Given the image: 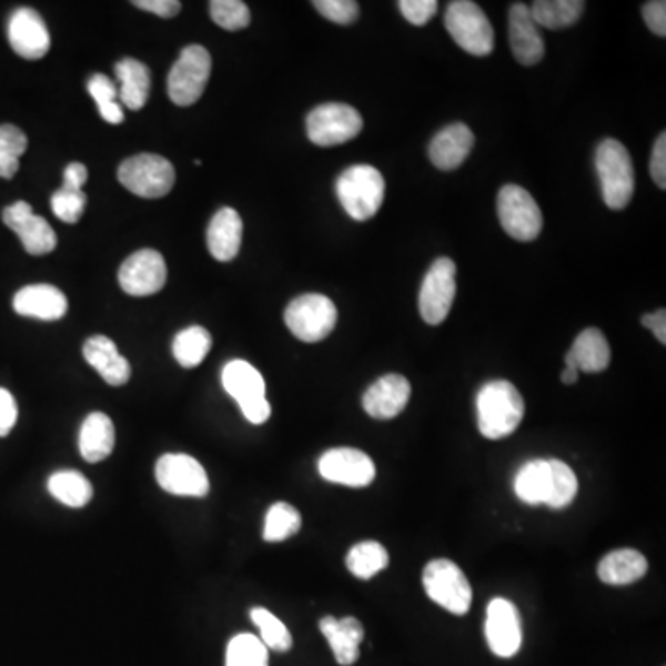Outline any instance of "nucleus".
Segmentation results:
<instances>
[{"label":"nucleus","instance_id":"13","mask_svg":"<svg viewBox=\"0 0 666 666\" xmlns=\"http://www.w3.org/2000/svg\"><path fill=\"white\" fill-rule=\"evenodd\" d=\"M155 480L163 491L174 496L202 498L210 493V477L204 466L188 454L161 455L155 463Z\"/></svg>","mask_w":666,"mask_h":666},{"label":"nucleus","instance_id":"38","mask_svg":"<svg viewBox=\"0 0 666 666\" xmlns=\"http://www.w3.org/2000/svg\"><path fill=\"white\" fill-rule=\"evenodd\" d=\"M226 666H269V649L260 637L241 633L228 644Z\"/></svg>","mask_w":666,"mask_h":666},{"label":"nucleus","instance_id":"33","mask_svg":"<svg viewBox=\"0 0 666 666\" xmlns=\"http://www.w3.org/2000/svg\"><path fill=\"white\" fill-rule=\"evenodd\" d=\"M211 344L213 339L205 327L189 326L172 341V354L183 369H194L210 354Z\"/></svg>","mask_w":666,"mask_h":666},{"label":"nucleus","instance_id":"49","mask_svg":"<svg viewBox=\"0 0 666 666\" xmlns=\"http://www.w3.org/2000/svg\"><path fill=\"white\" fill-rule=\"evenodd\" d=\"M640 322H643V326L649 327L654 332L655 339L660 344L666 343V311L663 307L655 311V313L644 315Z\"/></svg>","mask_w":666,"mask_h":666},{"label":"nucleus","instance_id":"46","mask_svg":"<svg viewBox=\"0 0 666 666\" xmlns=\"http://www.w3.org/2000/svg\"><path fill=\"white\" fill-rule=\"evenodd\" d=\"M649 172L659 189H666V133H660L654 144L652 160H649Z\"/></svg>","mask_w":666,"mask_h":666},{"label":"nucleus","instance_id":"28","mask_svg":"<svg viewBox=\"0 0 666 666\" xmlns=\"http://www.w3.org/2000/svg\"><path fill=\"white\" fill-rule=\"evenodd\" d=\"M648 561L640 552L632 548H622L605 555L599 561L598 577L607 585H629L646 576Z\"/></svg>","mask_w":666,"mask_h":666},{"label":"nucleus","instance_id":"7","mask_svg":"<svg viewBox=\"0 0 666 666\" xmlns=\"http://www.w3.org/2000/svg\"><path fill=\"white\" fill-rule=\"evenodd\" d=\"M283 319L294 337L304 343H319L337 324V307L324 294L305 293L287 305Z\"/></svg>","mask_w":666,"mask_h":666},{"label":"nucleus","instance_id":"14","mask_svg":"<svg viewBox=\"0 0 666 666\" xmlns=\"http://www.w3.org/2000/svg\"><path fill=\"white\" fill-rule=\"evenodd\" d=\"M167 282V265L158 250H138L119 269L122 291L132 296L160 293Z\"/></svg>","mask_w":666,"mask_h":666},{"label":"nucleus","instance_id":"19","mask_svg":"<svg viewBox=\"0 0 666 666\" xmlns=\"http://www.w3.org/2000/svg\"><path fill=\"white\" fill-rule=\"evenodd\" d=\"M509 44L515 60L524 67L537 65L544 58V39L529 6L516 2L509 10Z\"/></svg>","mask_w":666,"mask_h":666},{"label":"nucleus","instance_id":"51","mask_svg":"<svg viewBox=\"0 0 666 666\" xmlns=\"http://www.w3.org/2000/svg\"><path fill=\"white\" fill-rule=\"evenodd\" d=\"M577 374H579V371H577L576 366H565V371L561 374V380H563L565 385H572V383L577 382Z\"/></svg>","mask_w":666,"mask_h":666},{"label":"nucleus","instance_id":"11","mask_svg":"<svg viewBox=\"0 0 666 666\" xmlns=\"http://www.w3.org/2000/svg\"><path fill=\"white\" fill-rule=\"evenodd\" d=\"M500 224L516 241L527 243L543 230V213L532 194L515 183H507L498 193Z\"/></svg>","mask_w":666,"mask_h":666},{"label":"nucleus","instance_id":"36","mask_svg":"<svg viewBox=\"0 0 666 666\" xmlns=\"http://www.w3.org/2000/svg\"><path fill=\"white\" fill-rule=\"evenodd\" d=\"M549 493L546 505L563 509L571 505L577 494V477L571 466L559 460H549Z\"/></svg>","mask_w":666,"mask_h":666},{"label":"nucleus","instance_id":"21","mask_svg":"<svg viewBox=\"0 0 666 666\" xmlns=\"http://www.w3.org/2000/svg\"><path fill=\"white\" fill-rule=\"evenodd\" d=\"M67 307L65 294L49 283L27 285L13 296L16 313L39 321H60L61 316H65Z\"/></svg>","mask_w":666,"mask_h":666},{"label":"nucleus","instance_id":"29","mask_svg":"<svg viewBox=\"0 0 666 666\" xmlns=\"http://www.w3.org/2000/svg\"><path fill=\"white\" fill-rule=\"evenodd\" d=\"M119 80V99L128 110L139 111L147 104L150 93L149 67L133 58H124L115 65Z\"/></svg>","mask_w":666,"mask_h":666},{"label":"nucleus","instance_id":"34","mask_svg":"<svg viewBox=\"0 0 666 666\" xmlns=\"http://www.w3.org/2000/svg\"><path fill=\"white\" fill-rule=\"evenodd\" d=\"M389 565L387 549L376 541H363L352 546L346 555V566L349 571L360 579H371L382 572Z\"/></svg>","mask_w":666,"mask_h":666},{"label":"nucleus","instance_id":"20","mask_svg":"<svg viewBox=\"0 0 666 666\" xmlns=\"http://www.w3.org/2000/svg\"><path fill=\"white\" fill-rule=\"evenodd\" d=\"M410 398V382L400 374H387L366 389V393L363 394V410L372 418L389 421L405 410Z\"/></svg>","mask_w":666,"mask_h":666},{"label":"nucleus","instance_id":"44","mask_svg":"<svg viewBox=\"0 0 666 666\" xmlns=\"http://www.w3.org/2000/svg\"><path fill=\"white\" fill-rule=\"evenodd\" d=\"M398 8L411 24L424 27L437 13L438 6L435 0H400Z\"/></svg>","mask_w":666,"mask_h":666},{"label":"nucleus","instance_id":"2","mask_svg":"<svg viewBox=\"0 0 666 666\" xmlns=\"http://www.w3.org/2000/svg\"><path fill=\"white\" fill-rule=\"evenodd\" d=\"M596 171L607 208L624 210L635 191V171L626 147L616 139L602 141L596 149Z\"/></svg>","mask_w":666,"mask_h":666},{"label":"nucleus","instance_id":"50","mask_svg":"<svg viewBox=\"0 0 666 666\" xmlns=\"http://www.w3.org/2000/svg\"><path fill=\"white\" fill-rule=\"evenodd\" d=\"M88 182V169L83 163H69L63 171V188L82 189L83 183Z\"/></svg>","mask_w":666,"mask_h":666},{"label":"nucleus","instance_id":"22","mask_svg":"<svg viewBox=\"0 0 666 666\" xmlns=\"http://www.w3.org/2000/svg\"><path fill=\"white\" fill-rule=\"evenodd\" d=\"M83 357L99 372L108 385L121 387L132 376V366L124 355L119 354L117 344L105 335H93L83 343Z\"/></svg>","mask_w":666,"mask_h":666},{"label":"nucleus","instance_id":"8","mask_svg":"<svg viewBox=\"0 0 666 666\" xmlns=\"http://www.w3.org/2000/svg\"><path fill=\"white\" fill-rule=\"evenodd\" d=\"M211 74V56L202 44H189L174 61L167 91L176 105H191L204 93Z\"/></svg>","mask_w":666,"mask_h":666},{"label":"nucleus","instance_id":"45","mask_svg":"<svg viewBox=\"0 0 666 666\" xmlns=\"http://www.w3.org/2000/svg\"><path fill=\"white\" fill-rule=\"evenodd\" d=\"M643 19L652 32L660 38L666 36V2L665 0H652L643 6Z\"/></svg>","mask_w":666,"mask_h":666},{"label":"nucleus","instance_id":"27","mask_svg":"<svg viewBox=\"0 0 666 666\" xmlns=\"http://www.w3.org/2000/svg\"><path fill=\"white\" fill-rule=\"evenodd\" d=\"M80 454L88 463H100L115 448V427L110 416L94 411L83 421L78 438Z\"/></svg>","mask_w":666,"mask_h":666},{"label":"nucleus","instance_id":"10","mask_svg":"<svg viewBox=\"0 0 666 666\" xmlns=\"http://www.w3.org/2000/svg\"><path fill=\"white\" fill-rule=\"evenodd\" d=\"M305 130L311 143L319 147L343 144L363 130L360 111L343 102H326L316 105L305 121Z\"/></svg>","mask_w":666,"mask_h":666},{"label":"nucleus","instance_id":"24","mask_svg":"<svg viewBox=\"0 0 666 666\" xmlns=\"http://www.w3.org/2000/svg\"><path fill=\"white\" fill-rule=\"evenodd\" d=\"M319 626L339 665H354L360 657V644L365 638V629L361 622L354 616H344L341 620L333 616H324Z\"/></svg>","mask_w":666,"mask_h":666},{"label":"nucleus","instance_id":"42","mask_svg":"<svg viewBox=\"0 0 666 666\" xmlns=\"http://www.w3.org/2000/svg\"><path fill=\"white\" fill-rule=\"evenodd\" d=\"M85 204L88 196L82 189L61 188L50 199L54 215L67 224H74L82 219Z\"/></svg>","mask_w":666,"mask_h":666},{"label":"nucleus","instance_id":"43","mask_svg":"<svg viewBox=\"0 0 666 666\" xmlns=\"http://www.w3.org/2000/svg\"><path fill=\"white\" fill-rule=\"evenodd\" d=\"M315 10L327 21L352 24L360 17V4L355 0H315Z\"/></svg>","mask_w":666,"mask_h":666},{"label":"nucleus","instance_id":"3","mask_svg":"<svg viewBox=\"0 0 666 666\" xmlns=\"http://www.w3.org/2000/svg\"><path fill=\"white\" fill-rule=\"evenodd\" d=\"M339 202L354 221H369L376 215L385 196L382 172L371 165L349 167L335 183Z\"/></svg>","mask_w":666,"mask_h":666},{"label":"nucleus","instance_id":"23","mask_svg":"<svg viewBox=\"0 0 666 666\" xmlns=\"http://www.w3.org/2000/svg\"><path fill=\"white\" fill-rule=\"evenodd\" d=\"M474 141V133L466 124H450L433 138L430 144V160L441 171H454L468 158Z\"/></svg>","mask_w":666,"mask_h":666},{"label":"nucleus","instance_id":"31","mask_svg":"<svg viewBox=\"0 0 666 666\" xmlns=\"http://www.w3.org/2000/svg\"><path fill=\"white\" fill-rule=\"evenodd\" d=\"M515 493L524 504H546L549 493L548 461L533 460L515 477Z\"/></svg>","mask_w":666,"mask_h":666},{"label":"nucleus","instance_id":"9","mask_svg":"<svg viewBox=\"0 0 666 666\" xmlns=\"http://www.w3.org/2000/svg\"><path fill=\"white\" fill-rule=\"evenodd\" d=\"M426 594L452 615H466L471 609L472 588L460 566L448 559L427 563L422 572Z\"/></svg>","mask_w":666,"mask_h":666},{"label":"nucleus","instance_id":"15","mask_svg":"<svg viewBox=\"0 0 666 666\" xmlns=\"http://www.w3.org/2000/svg\"><path fill=\"white\" fill-rule=\"evenodd\" d=\"M319 472L326 482L346 487H366L376 476V466L361 450L333 448L322 454Z\"/></svg>","mask_w":666,"mask_h":666},{"label":"nucleus","instance_id":"25","mask_svg":"<svg viewBox=\"0 0 666 666\" xmlns=\"http://www.w3.org/2000/svg\"><path fill=\"white\" fill-rule=\"evenodd\" d=\"M243 241V221L233 208L216 211L208 226V250L216 261H232Z\"/></svg>","mask_w":666,"mask_h":666},{"label":"nucleus","instance_id":"41","mask_svg":"<svg viewBox=\"0 0 666 666\" xmlns=\"http://www.w3.org/2000/svg\"><path fill=\"white\" fill-rule=\"evenodd\" d=\"M210 16L219 27L230 32L243 30L250 24L249 6L241 0H213L210 2Z\"/></svg>","mask_w":666,"mask_h":666},{"label":"nucleus","instance_id":"5","mask_svg":"<svg viewBox=\"0 0 666 666\" xmlns=\"http://www.w3.org/2000/svg\"><path fill=\"white\" fill-rule=\"evenodd\" d=\"M444 27L461 49L472 56H488L494 49V32L485 11L471 0L450 2Z\"/></svg>","mask_w":666,"mask_h":666},{"label":"nucleus","instance_id":"32","mask_svg":"<svg viewBox=\"0 0 666 666\" xmlns=\"http://www.w3.org/2000/svg\"><path fill=\"white\" fill-rule=\"evenodd\" d=\"M49 493L67 507H83L93 498V485L77 471L54 472L49 477Z\"/></svg>","mask_w":666,"mask_h":666},{"label":"nucleus","instance_id":"47","mask_svg":"<svg viewBox=\"0 0 666 666\" xmlns=\"http://www.w3.org/2000/svg\"><path fill=\"white\" fill-rule=\"evenodd\" d=\"M17 402L13 394L6 389H0V437H6L13 430L17 422Z\"/></svg>","mask_w":666,"mask_h":666},{"label":"nucleus","instance_id":"40","mask_svg":"<svg viewBox=\"0 0 666 666\" xmlns=\"http://www.w3.org/2000/svg\"><path fill=\"white\" fill-rule=\"evenodd\" d=\"M28 139L21 128L13 124L0 127V178L16 176L19 171V158L27 152Z\"/></svg>","mask_w":666,"mask_h":666},{"label":"nucleus","instance_id":"16","mask_svg":"<svg viewBox=\"0 0 666 666\" xmlns=\"http://www.w3.org/2000/svg\"><path fill=\"white\" fill-rule=\"evenodd\" d=\"M485 637L488 648L498 657H513L522 646V622L518 609L509 599L494 598L487 607Z\"/></svg>","mask_w":666,"mask_h":666},{"label":"nucleus","instance_id":"12","mask_svg":"<svg viewBox=\"0 0 666 666\" xmlns=\"http://www.w3.org/2000/svg\"><path fill=\"white\" fill-rule=\"evenodd\" d=\"M455 299V263L448 258L433 261L418 294V311L427 324L437 326L448 316Z\"/></svg>","mask_w":666,"mask_h":666},{"label":"nucleus","instance_id":"39","mask_svg":"<svg viewBox=\"0 0 666 666\" xmlns=\"http://www.w3.org/2000/svg\"><path fill=\"white\" fill-rule=\"evenodd\" d=\"M250 618L255 627L260 629V640L265 644L266 649L274 652H289L293 646V637L287 627L278 616L272 615L271 610L263 607H254L250 610Z\"/></svg>","mask_w":666,"mask_h":666},{"label":"nucleus","instance_id":"4","mask_svg":"<svg viewBox=\"0 0 666 666\" xmlns=\"http://www.w3.org/2000/svg\"><path fill=\"white\" fill-rule=\"evenodd\" d=\"M222 387L238 402L246 421L252 424L269 421L272 410L265 396V380L249 361H230L222 369Z\"/></svg>","mask_w":666,"mask_h":666},{"label":"nucleus","instance_id":"6","mask_svg":"<svg viewBox=\"0 0 666 666\" xmlns=\"http://www.w3.org/2000/svg\"><path fill=\"white\" fill-rule=\"evenodd\" d=\"M119 182L141 199H161L171 193L176 172L171 161L158 154H138L122 161Z\"/></svg>","mask_w":666,"mask_h":666},{"label":"nucleus","instance_id":"26","mask_svg":"<svg viewBox=\"0 0 666 666\" xmlns=\"http://www.w3.org/2000/svg\"><path fill=\"white\" fill-rule=\"evenodd\" d=\"M610 349L604 333L587 327L577 335L565 355V366H576L579 372H602L609 366Z\"/></svg>","mask_w":666,"mask_h":666},{"label":"nucleus","instance_id":"37","mask_svg":"<svg viewBox=\"0 0 666 666\" xmlns=\"http://www.w3.org/2000/svg\"><path fill=\"white\" fill-rule=\"evenodd\" d=\"M88 91L99 105L100 117L110 124H121L124 121V111L119 104V89L105 74H93L89 78Z\"/></svg>","mask_w":666,"mask_h":666},{"label":"nucleus","instance_id":"17","mask_svg":"<svg viewBox=\"0 0 666 666\" xmlns=\"http://www.w3.org/2000/svg\"><path fill=\"white\" fill-rule=\"evenodd\" d=\"M2 221L11 228L21 239L22 246L28 254H50L56 249L58 238L49 222L43 216L36 215L32 208L24 200L8 205L2 211Z\"/></svg>","mask_w":666,"mask_h":666},{"label":"nucleus","instance_id":"48","mask_svg":"<svg viewBox=\"0 0 666 666\" xmlns=\"http://www.w3.org/2000/svg\"><path fill=\"white\" fill-rule=\"evenodd\" d=\"M132 4L139 10L150 11V13H155V16L163 17V19L176 17L182 10V4L178 0H135Z\"/></svg>","mask_w":666,"mask_h":666},{"label":"nucleus","instance_id":"30","mask_svg":"<svg viewBox=\"0 0 666 666\" xmlns=\"http://www.w3.org/2000/svg\"><path fill=\"white\" fill-rule=\"evenodd\" d=\"M585 10L582 0H537L529 6L533 21L548 30H563L579 21Z\"/></svg>","mask_w":666,"mask_h":666},{"label":"nucleus","instance_id":"1","mask_svg":"<svg viewBox=\"0 0 666 666\" xmlns=\"http://www.w3.org/2000/svg\"><path fill=\"white\" fill-rule=\"evenodd\" d=\"M477 430L491 441L507 437L521 426L524 400L507 380H493L480 389L476 398Z\"/></svg>","mask_w":666,"mask_h":666},{"label":"nucleus","instance_id":"35","mask_svg":"<svg viewBox=\"0 0 666 666\" xmlns=\"http://www.w3.org/2000/svg\"><path fill=\"white\" fill-rule=\"evenodd\" d=\"M302 527V516L293 505L278 502L266 511L263 538L266 543H282L285 538L293 537Z\"/></svg>","mask_w":666,"mask_h":666},{"label":"nucleus","instance_id":"18","mask_svg":"<svg viewBox=\"0 0 666 666\" xmlns=\"http://www.w3.org/2000/svg\"><path fill=\"white\" fill-rule=\"evenodd\" d=\"M11 49L24 60H39L50 50L49 28L33 8H19L8 22Z\"/></svg>","mask_w":666,"mask_h":666}]
</instances>
